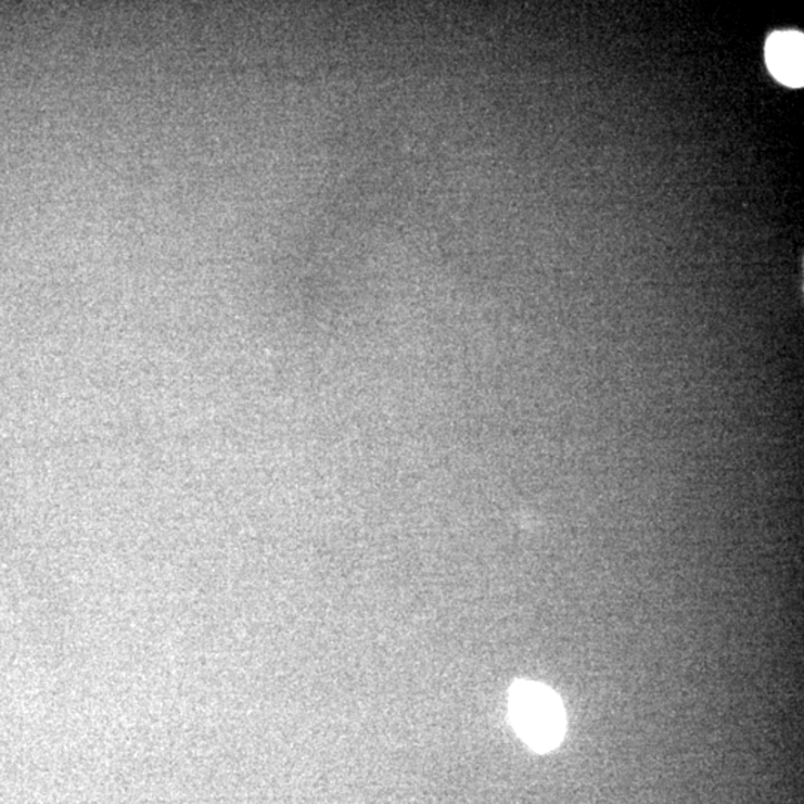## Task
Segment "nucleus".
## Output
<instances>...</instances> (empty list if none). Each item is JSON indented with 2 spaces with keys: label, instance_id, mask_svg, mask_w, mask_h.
<instances>
[{
  "label": "nucleus",
  "instance_id": "f03ea898",
  "mask_svg": "<svg viewBox=\"0 0 804 804\" xmlns=\"http://www.w3.org/2000/svg\"><path fill=\"white\" fill-rule=\"evenodd\" d=\"M803 35L799 32L773 33L766 46L768 69L785 86H803Z\"/></svg>",
  "mask_w": 804,
  "mask_h": 804
},
{
  "label": "nucleus",
  "instance_id": "f257e3e1",
  "mask_svg": "<svg viewBox=\"0 0 804 804\" xmlns=\"http://www.w3.org/2000/svg\"><path fill=\"white\" fill-rule=\"evenodd\" d=\"M510 717L517 735L534 751H553L564 740V705L559 696L544 684L515 682L510 691Z\"/></svg>",
  "mask_w": 804,
  "mask_h": 804
}]
</instances>
